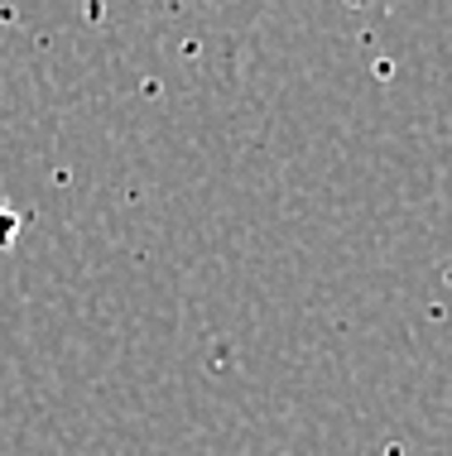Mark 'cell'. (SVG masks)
<instances>
[{"mask_svg":"<svg viewBox=\"0 0 452 456\" xmlns=\"http://www.w3.org/2000/svg\"><path fill=\"white\" fill-rule=\"evenodd\" d=\"M10 231H15V216L0 212V245H10Z\"/></svg>","mask_w":452,"mask_h":456,"instance_id":"6da1fadb","label":"cell"}]
</instances>
